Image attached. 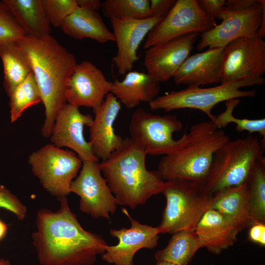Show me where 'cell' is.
I'll return each mask as SVG.
<instances>
[{
	"instance_id": "1",
	"label": "cell",
	"mask_w": 265,
	"mask_h": 265,
	"mask_svg": "<svg viewBox=\"0 0 265 265\" xmlns=\"http://www.w3.org/2000/svg\"><path fill=\"white\" fill-rule=\"evenodd\" d=\"M56 211H38L32 244L41 265H92L108 246L99 235L85 230L70 208L67 197L58 199Z\"/></svg>"
},
{
	"instance_id": "2",
	"label": "cell",
	"mask_w": 265,
	"mask_h": 265,
	"mask_svg": "<svg viewBox=\"0 0 265 265\" xmlns=\"http://www.w3.org/2000/svg\"><path fill=\"white\" fill-rule=\"evenodd\" d=\"M17 42L29 61L44 106L42 134L50 137L56 116L67 103L65 88L76 59L51 34L38 37L26 34Z\"/></svg>"
},
{
	"instance_id": "3",
	"label": "cell",
	"mask_w": 265,
	"mask_h": 265,
	"mask_svg": "<svg viewBox=\"0 0 265 265\" xmlns=\"http://www.w3.org/2000/svg\"><path fill=\"white\" fill-rule=\"evenodd\" d=\"M146 155L130 137H126L120 147L100 163L117 205L135 209L161 193L165 181L157 171L147 169Z\"/></svg>"
},
{
	"instance_id": "4",
	"label": "cell",
	"mask_w": 265,
	"mask_h": 265,
	"mask_svg": "<svg viewBox=\"0 0 265 265\" xmlns=\"http://www.w3.org/2000/svg\"><path fill=\"white\" fill-rule=\"evenodd\" d=\"M179 139L176 149L159 162L157 171L164 181L182 179L203 183L214 154L230 139L209 120L194 124Z\"/></svg>"
},
{
	"instance_id": "5",
	"label": "cell",
	"mask_w": 265,
	"mask_h": 265,
	"mask_svg": "<svg viewBox=\"0 0 265 265\" xmlns=\"http://www.w3.org/2000/svg\"><path fill=\"white\" fill-rule=\"evenodd\" d=\"M265 141L249 134L229 139L215 153L203 182L213 195L225 188L247 182L258 159L263 156Z\"/></svg>"
},
{
	"instance_id": "6",
	"label": "cell",
	"mask_w": 265,
	"mask_h": 265,
	"mask_svg": "<svg viewBox=\"0 0 265 265\" xmlns=\"http://www.w3.org/2000/svg\"><path fill=\"white\" fill-rule=\"evenodd\" d=\"M161 193L166 204L157 227L159 234L194 231L202 216L211 208L213 200L203 183L187 180L165 181Z\"/></svg>"
},
{
	"instance_id": "7",
	"label": "cell",
	"mask_w": 265,
	"mask_h": 265,
	"mask_svg": "<svg viewBox=\"0 0 265 265\" xmlns=\"http://www.w3.org/2000/svg\"><path fill=\"white\" fill-rule=\"evenodd\" d=\"M265 81L262 77L243 78L208 88L187 86L185 89L158 96L148 105L152 110L163 109L165 111L182 108L198 109L212 121L214 115L212 111L215 106L232 99L255 97L257 95L255 89L242 90L240 88L262 85Z\"/></svg>"
},
{
	"instance_id": "8",
	"label": "cell",
	"mask_w": 265,
	"mask_h": 265,
	"mask_svg": "<svg viewBox=\"0 0 265 265\" xmlns=\"http://www.w3.org/2000/svg\"><path fill=\"white\" fill-rule=\"evenodd\" d=\"M28 161L43 187L57 199L71 193V183L82 164L75 153L53 144H47L32 152Z\"/></svg>"
},
{
	"instance_id": "9",
	"label": "cell",
	"mask_w": 265,
	"mask_h": 265,
	"mask_svg": "<svg viewBox=\"0 0 265 265\" xmlns=\"http://www.w3.org/2000/svg\"><path fill=\"white\" fill-rule=\"evenodd\" d=\"M182 127L175 115L154 114L138 108L130 119V138L146 155L164 156L178 146L179 139H175L173 134Z\"/></svg>"
},
{
	"instance_id": "10",
	"label": "cell",
	"mask_w": 265,
	"mask_h": 265,
	"mask_svg": "<svg viewBox=\"0 0 265 265\" xmlns=\"http://www.w3.org/2000/svg\"><path fill=\"white\" fill-rule=\"evenodd\" d=\"M265 73V41L259 30L230 42L223 49L220 84Z\"/></svg>"
},
{
	"instance_id": "11",
	"label": "cell",
	"mask_w": 265,
	"mask_h": 265,
	"mask_svg": "<svg viewBox=\"0 0 265 265\" xmlns=\"http://www.w3.org/2000/svg\"><path fill=\"white\" fill-rule=\"evenodd\" d=\"M217 24L200 8L197 0H177L168 14L155 25L146 36L145 50L186 34H202Z\"/></svg>"
},
{
	"instance_id": "12",
	"label": "cell",
	"mask_w": 265,
	"mask_h": 265,
	"mask_svg": "<svg viewBox=\"0 0 265 265\" xmlns=\"http://www.w3.org/2000/svg\"><path fill=\"white\" fill-rule=\"evenodd\" d=\"M98 161H84L70 190L80 197L79 208L94 218L110 219L117 210L116 199L102 176Z\"/></svg>"
},
{
	"instance_id": "13",
	"label": "cell",
	"mask_w": 265,
	"mask_h": 265,
	"mask_svg": "<svg viewBox=\"0 0 265 265\" xmlns=\"http://www.w3.org/2000/svg\"><path fill=\"white\" fill-rule=\"evenodd\" d=\"M265 16V1L257 0L253 6L235 10L225 5L217 19L222 20L210 30L201 34L196 48L198 51L209 47H224L232 41L258 31Z\"/></svg>"
},
{
	"instance_id": "14",
	"label": "cell",
	"mask_w": 265,
	"mask_h": 265,
	"mask_svg": "<svg viewBox=\"0 0 265 265\" xmlns=\"http://www.w3.org/2000/svg\"><path fill=\"white\" fill-rule=\"evenodd\" d=\"M111 81L89 61L77 64L67 81L65 97L68 104L79 107L86 106L95 111L110 93Z\"/></svg>"
},
{
	"instance_id": "15",
	"label": "cell",
	"mask_w": 265,
	"mask_h": 265,
	"mask_svg": "<svg viewBox=\"0 0 265 265\" xmlns=\"http://www.w3.org/2000/svg\"><path fill=\"white\" fill-rule=\"evenodd\" d=\"M79 107L66 103L58 111L51 134V141L59 147L72 149L81 160L98 161L89 141L83 135L85 126L90 127L93 118L80 112Z\"/></svg>"
},
{
	"instance_id": "16",
	"label": "cell",
	"mask_w": 265,
	"mask_h": 265,
	"mask_svg": "<svg viewBox=\"0 0 265 265\" xmlns=\"http://www.w3.org/2000/svg\"><path fill=\"white\" fill-rule=\"evenodd\" d=\"M122 212L130 220L131 227L110 230L111 236L117 238L118 243L108 245L102 258L107 263L114 265H133V257L139 250L152 249L158 245L159 233L157 227L140 223L132 218L125 208Z\"/></svg>"
},
{
	"instance_id": "17",
	"label": "cell",
	"mask_w": 265,
	"mask_h": 265,
	"mask_svg": "<svg viewBox=\"0 0 265 265\" xmlns=\"http://www.w3.org/2000/svg\"><path fill=\"white\" fill-rule=\"evenodd\" d=\"M200 35L186 34L146 49L143 65L147 73L159 83L173 78L189 56Z\"/></svg>"
},
{
	"instance_id": "18",
	"label": "cell",
	"mask_w": 265,
	"mask_h": 265,
	"mask_svg": "<svg viewBox=\"0 0 265 265\" xmlns=\"http://www.w3.org/2000/svg\"><path fill=\"white\" fill-rule=\"evenodd\" d=\"M163 18L157 16L142 19L110 20L117 51L113 62L120 75L132 70L139 56L137 50L153 27Z\"/></svg>"
},
{
	"instance_id": "19",
	"label": "cell",
	"mask_w": 265,
	"mask_h": 265,
	"mask_svg": "<svg viewBox=\"0 0 265 265\" xmlns=\"http://www.w3.org/2000/svg\"><path fill=\"white\" fill-rule=\"evenodd\" d=\"M121 109V105L111 93L94 113L90 127V140L94 155L102 161L106 160L121 145L123 138L115 133V121Z\"/></svg>"
},
{
	"instance_id": "20",
	"label": "cell",
	"mask_w": 265,
	"mask_h": 265,
	"mask_svg": "<svg viewBox=\"0 0 265 265\" xmlns=\"http://www.w3.org/2000/svg\"><path fill=\"white\" fill-rule=\"evenodd\" d=\"M224 47H212L189 56L173 77L176 85L200 86L220 82Z\"/></svg>"
},
{
	"instance_id": "21",
	"label": "cell",
	"mask_w": 265,
	"mask_h": 265,
	"mask_svg": "<svg viewBox=\"0 0 265 265\" xmlns=\"http://www.w3.org/2000/svg\"><path fill=\"white\" fill-rule=\"evenodd\" d=\"M201 248L218 255L232 246L239 233L236 227L218 212L210 209L202 216L195 230Z\"/></svg>"
},
{
	"instance_id": "22",
	"label": "cell",
	"mask_w": 265,
	"mask_h": 265,
	"mask_svg": "<svg viewBox=\"0 0 265 265\" xmlns=\"http://www.w3.org/2000/svg\"><path fill=\"white\" fill-rule=\"evenodd\" d=\"M159 83L147 73L132 70L122 80L111 81L110 93L127 108L132 109L156 98L160 90Z\"/></svg>"
},
{
	"instance_id": "23",
	"label": "cell",
	"mask_w": 265,
	"mask_h": 265,
	"mask_svg": "<svg viewBox=\"0 0 265 265\" xmlns=\"http://www.w3.org/2000/svg\"><path fill=\"white\" fill-rule=\"evenodd\" d=\"M213 209L229 220L239 232L252 223L247 183L225 188L213 194Z\"/></svg>"
},
{
	"instance_id": "24",
	"label": "cell",
	"mask_w": 265,
	"mask_h": 265,
	"mask_svg": "<svg viewBox=\"0 0 265 265\" xmlns=\"http://www.w3.org/2000/svg\"><path fill=\"white\" fill-rule=\"evenodd\" d=\"M60 27L65 34L76 39L91 38L102 44L115 42L113 32L99 13L80 6L64 20Z\"/></svg>"
},
{
	"instance_id": "25",
	"label": "cell",
	"mask_w": 265,
	"mask_h": 265,
	"mask_svg": "<svg viewBox=\"0 0 265 265\" xmlns=\"http://www.w3.org/2000/svg\"><path fill=\"white\" fill-rule=\"evenodd\" d=\"M3 0L26 35L38 37L50 34L42 0Z\"/></svg>"
},
{
	"instance_id": "26",
	"label": "cell",
	"mask_w": 265,
	"mask_h": 265,
	"mask_svg": "<svg viewBox=\"0 0 265 265\" xmlns=\"http://www.w3.org/2000/svg\"><path fill=\"white\" fill-rule=\"evenodd\" d=\"M3 86L8 95L32 72L29 61L17 41H0Z\"/></svg>"
},
{
	"instance_id": "27",
	"label": "cell",
	"mask_w": 265,
	"mask_h": 265,
	"mask_svg": "<svg viewBox=\"0 0 265 265\" xmlns=\"http://www.w3.org/2000/svg\"><path fill=\"white\" fill-rule=\"evenodd\" d=\"M201 248L194 231L183 230L172 234L167 246L155 254L157 261H165L177 265H187Z\"/></svg>"
},
{
	"instance_id": "28",
	"label": "cell",
	"mask_w": 265,
	"mask_h": 265,
	"mask_svg": "<svg viewBox=\"0 0 265 265\" xmlns=\"http://www.w3.org/2000/svg\"><path fill=\"white\" fill-rule=\"evenodd\" d=\"M250 214L253 223H265V157L256 161L246 182Z\"/></svg>"
},
{
	"instance_id": "29",
	"label": "cell",
	"mask_w": 265,
	"mask_h": 265,
	"mask_svg": "<svg viewBox=\"0 0 265 265\" xmlns=\"http://www.w3.org/2000/svg\"><path fill=\"white\" fill-rule=\"evenodd\" d=\"M10 121H17L28 107L42 102L40 91L31 72L9 96Z\"/></svg>"
},
{
	"instance_id": "30",
	"label": "cell",
	"mask_w": 265,
	"mask_h": 265,
	"mask_svg": "<svg viewBox=\"0 0 265 265\" xmlns=\"http://www.w3.org/2000/svg\"><path fill=\"white\" fill-rule=\"evenodd\" d=\"M149 8V0H106L101 5L104 15L110 20L148 18Z\"/></svg>"
},
{
	"instance_id": "31",
	"label": "cell",
	"mask_w": 265,
	"mask_h": 265,
	"mask_svg": "<svg viewBox=\"0 0 265 265\" xmlns=\"http://www.w3.org/2000/svg\"><path fill=\"white\" fill-rule=\"evenodd\" d=\"M238 99H234L225 102V110L220 114L214 116L213 123L219 128H224L230 123L236 125L235 129L238 132L247 131L250 134L257 132L265 141V119H249L238 118L233 115L235 108L238 105Z\"/></svg>"
},
{
	"instance_id": "32",
	"label": "cell",
	"mask_w": 265,
	"mask_h": 265,
	"mask_svg": "<svg viewBox=\"0 0 265 265\" xmlns=\"http://www.w3.org/2000/svg\"><path fill=\"white\" fill-rule=\"evenodd\" d=\"M42 3L49 24L54 27H60L79 7L76 0H42Z\"/></svg>"
},
{
	"instance_id": "33",
	"label": "cell",
	"mask_w": 265,
	"mask_h": 265,
	"mask_svg": "<svg viewBox=\"0 0 265 265\" xmlns=\"http://www.w3.org/2000/svg\"><path fill=\"white\" fill-rule=\"evenodd\" d=\"M4 1H0V41H17L26 35Z\"/></svg>"
},
{
	"instance_id": "34",
	"label": "cell",
	"mask_w": 265,
	"mask_h": 265,
	"mask_svg": "<svg viewBox=\"0 0 265 265\" xmlns=\"http://www.w3.org/2000/svg\"><path fill=\"white\" fill-rule=\"evenodd\" d=\"M0 208L13 213L18 220H23L26 216V206L3 185L0 186Z\"/></svg>"
},
{
	"instance_id": "35",
	"label": "cell",
	"mask_w": 265,
	"mask_h": 265,
	"mask_svg": "<svg viewBox=\"0 0 265 265\" xmlns=\"http://www.w3.org/2000/svg\"><path fill=\"white\" fill-rule=\"evenodd\" d=\"M175 0H150L149 17H160L164 18L173 6Z\"/></svg>"
},
{
	"instance_id": "36",
	"label": "cell",
	"mask_w": 265,
	"mask_h": 265,
	"mask_svg": "<svg viewBox=\"0 0 265 265\" xmlns=\"http://www.w3.org/2000/svg\"><path fill=\"white\" fill-rule=\"evenodd\" d=\"M197 1L202 10L213 19L217 18L226 2L225 0H197Z\"/></svg>"
},
{
	"instance_id": "37",
	"label": "cell",
	"mask_w": 265,
	"mask_h": 265,
	"mask_svg": "<svg viewBox=\"0 0 265 265\" xmlns=\"http://www.w3.org/2000/svg\"><path fill=\"white\" fill-rule=\"evenodd\" d=\"M248 238L250 241L261 246H265V223L254 222L250 226Z\"/></svg>"
},
{
	"instance_id": "38",
	"label": "cell",
	"mask_w": 265,
	"mask_h": 265,
	"mask_svg": "<svg viewBox=\"0 0 265 265\" xmlns=\"http://www.w3.org/2000/svg\"><path fill=\"white\" fill-rule=\"evenodd\" d=\"M257 1V0H226L225 6L232 10H242L253 6Z\"/></svg>"
},
{
	"instance_id": "39",
	"label": "cell",
	"mask_w": 265,
	"mask_h": 265,
	"mask_svg": "<svg viewBox=\"0 0 265 265\" xmlns=\"http://www.w3.org/2000/svg\"><path fill=\"white\" fill-rule=\"evenodd\" d=\"M79 6L97 11L101 8L102 2L100 0H76Z\"/></svg>"
},
{
	"instance_id": "40",
	"label": "cell",
	"mask_w": 265,
	"mask_h": 265,
	"mask_svg": "<svg viewBox=\"0 0 265 265\" xmlns=\"http://www.w3.org/2000/svg\"><path fill=\"white\" fill-rule=\"evenodd\" d=\"M8 230V226L3 221L0 219V241L6 236Z\"/></svg>"
},
{
	"instance_id": "41",
	"label": "cell",
	"mask_w": 265,
	"mask_h": 265,
	"mask_svg": "<svg viewBox=\"0 0 265 265\" xmlns=\"http://www.w3.org/2000/svg\"><path fill=\"white\" fill-rule=\"evenodd\" d=\"M0 265H13L8 259L3 258L0 259Z\"/></svg>"
},
{
	"instance_id": "42",
	"label": "cell",
	"mask_w": 265,
	"mask_h": 265,
	"mask_svg": "<svg viewBox=\"0 0 265 265\" xmlns=\"http://www.w3.org/2000/svg\"><path fill=\"white\" fill-rule=\"evenodd\" d=\"M156 265H177L172 263L165 261H159Z\"/></svg>"
},
{
	"instance_id": "43",
	"label": "cell",
	"mask_w": 265,
	"mask_h": 265,
	"mask_svg": "<svg viewBox=\"0 0 265 265\" xmlns=\"http://www.w3.org/2000/svg\"><path fill=\"white\" fill-rule=\"evenodd\" d=\"M211 265H213V264H212Z\"/></svg>"
}]
</instances>
